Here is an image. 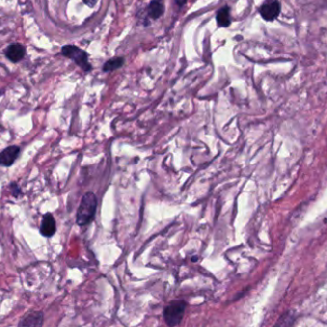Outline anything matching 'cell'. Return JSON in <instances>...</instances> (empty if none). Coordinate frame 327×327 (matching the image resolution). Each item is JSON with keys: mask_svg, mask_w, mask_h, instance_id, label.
I'll return each mask as SVG.
<instances>
[{"mask_svg": "<svg viewBox=\"0 0 327 327\" xmlns=\"http://www.w3.org/2000/svg\"><path fill=\"white\" fill-rule=\"evenodd\" d=\"M20 148L17 145H11L0 152V165L11 166L18 159Z\"/></svg>", "mask_w": 327, "mask_h": 327, "instance_id": "cell-5", "label": "cell"}, {"mask_svg": "<svg viewBox=\"0 0 327 327\" xmlns=\"http://www.w3.org/2000/svg\"><path fill=\"white\" fill-rule=\"evenodd\" d=\"M164 12V5L160 2V0H153L149 7H148V14L149 16L154 19L160 18Z\"/></svg>", "mask_w": 327, "mask_h": 327, "instance_id": "cell-10", "label": "cell"}, {"mask_svg": "<svg viewBox=\"0 0 327 327\" xmlns=\"http://www.w3.org/2000/svg\"><path fill=\"white\" fill-rule=\"evenodd\" d=\"M261 17L267 21H272L280 13V4L277 0H267L259 8Z\"/></svg>", "mask_w": 327, "mask_h": 327, "instance_id": "cell-4", "label": "cell"}, {"mask_svg": "<svg viewBox=\"0 0 327 327\" xmlns=\"http://www.w3.org/2000/svg\"><path fill=\"white\" fill-rule=\"evenodd\" d=\"M10 188H11V190H12V193H13V195L16 196V197H18L19 194L21 193V190L19 189L18 184H17V183H12Z\"/></svg>", "mask_w": 327, "mask_h": 327, "instance_id": "cell-12", "label": "cell"}, {"mask_svg": "<svg viewBox=\"0 0 327 327\" xmlns=\"http://www.w3.org/2000/svg\"><path fill=\"white\" fill-rule=\"evenodd\" d=\"M217 21L220 27H228L230 26L232 19L230 16V8L223 7L221 8L217 14Z\"/></svg>", "mask_w": 327, "mask_h": 327, "instance_id": "cell-8", "label": "cell"}, {"mask_svg": "<svg viewBox=\"0 0 327 327\" xmlns=\"http://www.w3.org/2000/svg\"><path fill=\"white\" fill-rule=\"evenodd\" d=\"M197 260V257H192V261H196Z\"/></svg>", "mask_w": 327, "mask_h": 327, "instance_id": "cell-14", "label": "cell"}, {"mask_svg": "<svg viewBox=\"0 0 327 327\" xmlns=\"http://www.w3.org/2000/svg\"><path fill=\"white\" fill-rule=\"evenodd\" d=\"M62 54L72 59L82 70L88 72L92 69L90 62L88 60V54L81 48L74 45H66L62 47Z\"/></svg>", "mask_w": 327, "mask_h": 327, "instance_id": "cell-3", "label": "cell"}, {"mask_svg": "<svg viewBox=\"0 0 327 327\" xmlns=\"http://www.w3.org/2000/svg\"><path fill=\"white\" fill-rule=\"evenodd\" d=\"M98 207V200L93 192H86L80 203L76 222L79 226L89 225L94 220Z\"/></svg>", "mask_w": 327, "mask_h": 327, "instance_id": "cell-1", "label": "cell"}, {"mask_svg": "<svg viewBox=\"0 0 327 327\" xmlns=\"http://www.w3.org/2000/svg\"><path fill=\"white\" fill-rule=\"evenodd\" d=\"M26 53L25 47L20 43L11 44L6 50V56L12 62L20 61Z\"/></svg>", "mask_w": 327, "mask_h": 327, "instance_id": "cell-7", "label": "cell"}, {"mask_svg": "<svg viewBox=\"0 0 327 327\" xmlns=\"http://www.w3.org/2000/svg\"><path fill=\"white\" fill-rule=\"evenodd\" d=\"M187 303L184 300H174L164 310V319L167 327H175L181 323Z\"/></svg>", "mask_w": 327, "mask_h": 327, "instance_id": "cell-2", "label": "cell"}, {"mask_svg": "<svg viewBox=\"0 0 327 327\" xmlns=\"http://www.w3.org/2000/svg\"><path fill=\"white\" fill-rule=\"evenodd\" d=\"M296 321V315L292 311L284 313L275 323L273 327H293Z\"/></svg>", "mask_w": 327, "mask_h": 327, "instance_id": "cell-9", "label": "cell"}, {"mask_svg": "<svg viewBox=\"0 0 327 327\" xmlns=\"http://www.w3.org/2000/svg\"><path fill=\"white\" fill-rule=\"evenodd\" d=\"M40 234L45 237H51L54 235L56 231V225H55V220L52 214L46 213L41 221V225L39 228Z\"/></svg>", "mask_w": 327, "mask_h": 327, "instance_id": "cell-6", "label": "cell"}, {"mask_svg": "<svg viewBox=\"0 0 327 327\" xmlns=\"http://www.w3.org/2000/svg\"><path fill=\"white\" fill-rule=\"evenodd\" d=\"M125 63V59L123 57H113L108 60L104 65L105 72H111L121 68Z\"/></svg>", "mask_w": 327, "mask_h": 327, "instance_id": "cell-11", "label": "cell"}, {"mask_svg": "<svg viewBox=\"0 0 327 327\" xmlns=\"http://www.w3.org/2000/svg\"><path fill=\"white\" fill-rule=\"evenodd\" d=\"M175 1L179 6H183L187 2V0H175Z\"/></svg>", "mask_w": 327, "mask_h": 327, "instance_id": "cell-13", "label": "cell"}]
</instances>
